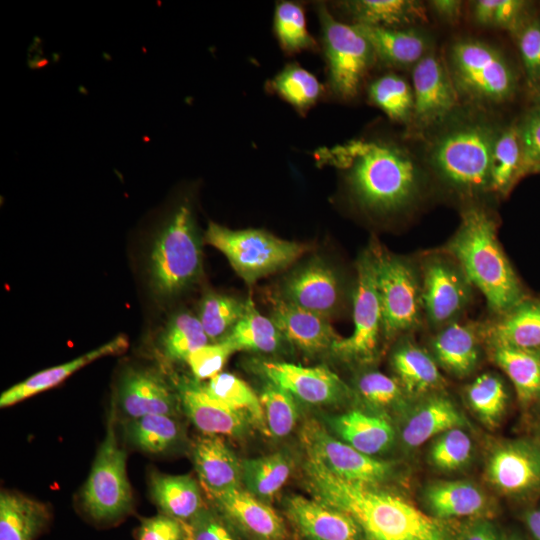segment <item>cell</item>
Listing matches in <instances>:
<instances>
[{
  "label": "cell",
  "instance_id": "1",
  "mask_svg": "<svg viewBox=\"0 0 540 540\" xmlns=\"http://www.w3.org/2000/svg\"><path fill=\"white\" fill-rule=\"evenodd\" d=\"M317 164L343 173L354 200L363 209L390 214L405 209L418 197L420 166L396 141L363 137L316 150Z\"/></svg>",
  "mask_w": 540,
  "mask_h": 540
},
{
  "label": "cell",
  "instance_id": "2",
  "mask_svg": "<svg viewBox=\"0 0 540 540\" xmlns=\"http://www.w3.org/2000/svg\"><path fill=\"white\" fill-rule=\"evenodd\" d=\"M304 470L317 500L352 517L369 540H452L438 520L398 496L341 478L310 456Z\"/></svg>",
  "mask_w": 540,
  "mask_h": 540
},
{
  "label": "cell",
  "instance_id": "3",
  "mask_svg": "<svg viewBox=\"0 0 540 540\" xmlns=\"http://www.w3.org/2000/svg\"><path fill=\"white\" fill-rule=\"evenodd\" d=\"M447 252L494 313L501 315L527 297L500 246L495 221L485 210L472 207L464 211Z\"/></svg>",
  "mask_w": 540,
  "mask_h": 540
},
{
  "label": "cell",
  "instance_id": "4",
  "mask_svg": "<svg viewBox=\"0 0 540 540\" xmlns=\"http://www.w3.org/2000/svg\"><path fill=\"white\" fill-rule=\"evenodd\" d=\"M450 118L430 142L429 163L458 194L480 195L490 190L492 150L499 129L479 115Z\"/></svg>",
  "mask_w": 540,
  "mask_h": 540
},
{
  "label": "cell",
  "instance_id": "5",
  "mask_svg": "<svg viewBox=\"0 0 540 540\" xmlns=\"http://www.w3.org/2000/svg\"><path fill=\"white\" fill-rule=\"evenodd\" d=\"M202 271V250L194 213L179 203L158 232L150 255V276L157 294L172 296L193 283Z\"/></svg>",
  "mask_w": 540,
  "mask_h": 540
},
{
  "label": "cell",
  "instance_id": "6",
  "mask_svg": "<svg viewBox=\"0 0 540 540\" xmlns=\"http://www.w3.org/2000/svg\"><path fill=\"white\" fill-rule=\"evenodd\" d=\"M448 59L447 69L459 96L479 105L501 104L514 96L516 74L497 48L462 39L451 46Z\"/></svg>",
  "mask_w": 540,
  "mask_h": 540
},
{
  "label": "cell",
  "instance_id": "7",
  "mask_svg": "<svg viewBox=\"0 0 540 540\" xmlns=\"http://www.w3.org/2000/svg\"><path fill=\"white\" fill-rule=\"evenodd\" d=\"M204 239L227 258L248 285L288 267L310 249L265 230H233L214 222L208 224Z\"/></svg>",
  "mask_w": 540,
  "mask_h": 540
},
{
  "label": "cell",
  "instance_id": "8",
  "mask_svg": "<svg viewBox=\"0 0 540 540\" xmlns=\"http://www.w3.org/2000/svg\"><path fill=\"white\" fill-rule=\"evenodd\" d=\"M316 12L328 90L338 100L351 101L358 96L366 75L377 61L375 52L361 31L351 23L339 21L327 4L318 3Z\"/></svg>",
  "mask_w": 540,
  "mask_h": 540
},
{
  "label": "cell",
  "instance_id": "9",
  "mask_svg": "<svg viewBox=\"0 0 540 540\" xmlns=\"http://www.w3.org/2000/svg\"><path fill=\"white\" fill-rule=\"evenodd\" d=\"M383 336L391 339L415 329L422 316L421 276L414 265L379 245H372Z\"/></svg>",
  "mask_w": 540,
  "mask_h": 540
},
{
  "label": "cell",
  "instance_id": "10",
  "mask_svg": "<svg viewBox=\"0 0 540 540\" xmlns=\"http://www.w3.org/2000/svg\"><path fill=\"white\" fill-rule=\"evenodd\" d=\"M107 430L82 491V503L98 521L117 519L132 506L133 496L126 473V452L119 445L115 431L114 408Z\"/></svg>",
  "mask_w": 540,
  "mask_h": 540
},
{
  "label": "cell",
  "instance_id": "11",
  "mask_svg": "<svg viewBox=\"0 0 540 540\" xmlns=\"http://www.w3.org/2000/svg\"><path fill=\"white\" fill-rule=\"evenodd\" d=\"M356 271L353 332L349 337L341 338L332 351L348 360L367 362L375 356L380 336L383 335L381 305L370 249L360 255Z\"/></svg>",
  "mask_w": 540,
  "mask_h": 540
},
{
  "label": "cell",
  "instance_id": "12",
  "mask_svg": "<svg viewBox=\"0 0 540 540\" xmlns=\"http://www.w3.org/2000/svg\"><path fill=\"white\" fill-rule=\"evenodd\" d=\"M423 310L429 323L442 327L466 309L472 284L459 263L447 252L428 256L421 269Z\"/></svg>",
  "mask_w": 540,
  "mask_h": 540
},
{
  "label": "cell",
  "instance_id": "13",
  "mask_svg": "<svg viewBox=\"0 0 540 540\" xmlns=\"http://www.w3.org/2000/svg\"><path fill=\"white\" fill-rule=\"evenodd\" d=\"M411 120L420 131L445 123L458 106L459 94L448 69L433 53L424 56L412 71Z\"/></svg>",
  "mask_w": 540,
  "mask_h": 540
},
{
  "label": "cell",
  "instance_id": "14",
  "mask_svg": "<svg viewBox=\"0 0 540 540\" xmlns=\"http://www.w3.org/2000/svg\"><path fill=\"white\" fill-rule=\"evenodd\" d=\"M307 456L317 459L335 475L354 482L374 485L390 474V465L361 453L344 441L333 438L314 421L302 431Z\"/></svg>",
  "mask_w": 540,
  "mask_h": 540
},
{
  "label": "cell",
  "instance_id": "15",
  "mask_svg": "<svg viewBox=\"0 0 540 540\" xmlns=\"http://www.w3.org/2000/svg\"><path fill=\"white\" fill-rule=\"evenodd\" d=\"M485 475L505 495L535 494L540 490V442L515 439L498 444L488 457Z\"/></svg>",
  "mask_w": 540,
  "mask_h": 540
},
{
  "label": "cell",
  "instance_id": "16",
  "mask_svg": "<svg viewBox=\"0 0 540 540\" xmlns=\"http://www.w3.org/2000/svg\"><path fill=\"white\" fill-rule=\"evenodd\" d=\"M260 373L271 383L309 404H329L347 394L343 381L324 366L305 367L288 362L262 361Z\"/></svg>",
  "mask_w": 540,
  "mask_h": 540
},
{
  "label": "cell",
  "instance_id": "17",
  "mask_svg": "<svg viewBox=\"0 0 540 540\" xmlns=\"http://www.w3.org/2000/svg\"><path fill=\"white\" fill-rule=\"evenodd\" d=\"M279 295L298 307L328 317L340 302V285L334 270L316 258L292 271Z\"/></svg>",
  "mask_w": 540,
  "mask_h": 540
},
{
  "label": "cell",
  "instance_id": "18",
  "mask_svg": "<svg viewBox=\"0 0 540 540\" xmlns=\"http://www.w3.org/2000/svg\"><path fill=\"white\" fill-rule=\"evenodd\" d=\"M271 319L284 339L308 354L332 350L342 338L328 317L298 307L280 295L271 298Z\"/></svg>",
  "mask_w": 540,
  "mask_h": 540
},
{
  "label": "cell",
  "instance_id": "19",
  "mask_svg": "<svg viewBox=\"0 0 540 540\" xmlns=\"http://www.w3.org/2000/svg\"><path fill=\"white\" fill-rule=\"evenodd\" d=\"M286 511L310 540H357L361 531L348 514L317 499L291 496L286 501Z\"/></svg>",
  "mask_w": 540,
  "mask_h": 540
},
{
  "label": "cell",
  "instance_id": "20",
  "mask_svg": "<svg viewBox=\"0 0 540 540\" xmlns=\"http://www.w3.org/2000/svg\"><path fill=\"white\" fill-rule=\"evenodd\" d=\"M178 392L185 413L206 435L239 436L244 432L247 419L211 397L199 381L181 380Z\"/></svg>",
  "mask_w": 540,
  "mask_h": 540
},
{
  "label": "cell",
  "instance_id": "21",
  "mask_svg": "<svg viewBox=\"0 0 540 540\" xmlns=\"http://www.w3.org/2000/svg\"><path fill=\"white\" fill-rule=\"evenodd\" d=\"M119 401L130 419L151 414L174 416L177 411L170 387L157 373L146 369H129L123 375Z\"/></svg>",
  "mask_w": 540,
  "mask_h": 540
},
{
  "label": "cell",
  "instance_id": "22",
  "mask_svg": "<svg viewBox=\"0 0 540 540\" xmlns=\"http://www.w3.org/2000/svg\"><path fill=\"white\" fill-rule=\"evenodd\" d=\"M240 527L260 540H281L285 529L279 515L261 499L240 488L210 495Z\"/></svg>",
  "mask_w": 540,
  "mask_h": 540
},
{
  "label": "cell",
  "instance_id": "23",
  "mask_svg": "<svg viewBox=\"0 0 540 540\" xmlns=\"http://www.w3.org/2000/svg\"><path fill=\"white\" fill-rule=\"evenodd\" d=\"M193 460L200 483L209 495L240 488L241 463L217 435H205L196 442Z\"/></svg>",
  "mask_w": 540,
  "mask_h": 540
},
{
  "label": "cell",
  "instance_id": "24",
  "mask_svg": "<svg viewBox=\"0 0 540 540\" xmlns=\"http://www.w3.org/2000/svg\"><path fill=\"white\" fill-rule=\"evenodd\" d=\"M128 345L127 337L120 334L100 347L69 362L40 371L4 391L0 396V406L2 408L8 407L46 391L60 384L74 372L99 358L125 352Z\"/></svg>",
  "mask_w": 540,
  "mask_h": 540
},
{
  "label": "cell",
  "instance_id": "25",
  "mask_svg": "<svg viewBox=\"0 0 540 540\" xmlns=\"http://www.w3.org/2000/svg\"><path fill=\"white\" fill-rule=\"evenodd\" d=\"M492 345L540 352V299L525 297L483 330Z\"/></svg>",
  "mask_w": 540,
  "mask_h": 540
},
{
  "label": "cell",
  "instance_id": "26",
  "mask_svg": "<svg viewBox=\"0 0 540 540\" xmlns=\"http://www.w3.org/2000/svg\"><path fill=\"white\" fill-rule=\"evenodd\" d=\"M470 322L452 321L442 327L432 340L435 361L456 376L471 373L479 361V331Z\"/></svg>",
  "mask_w": 540,
  "mask_h": 540
},
{
  "label": "cell",
  "instance_id": "27",
  "mask_svg": "<svg viewBox=\"0 0 540 540\" xmlns=\"http://www.w3.org/2000/svg\"><path fill=\"white\" fill-rule=\"evenodd\" d=\"M353 25L369 40L377 61L387 66H415L428 54V40L417 30Z\"/></svg>",
  "mask_w": 540,
  "mask_h": 540
},
{
  "label": "cell",
  "instance_id": "28",
  "mask_svg": "<svg viewBox=\"0 0 540 540\" xmlns=\"http://www.w3.org/2000/svg\"><path fill=\"white\" fill-rule=\"evenodd\" d=\"M351 24L403 28L426 20L425 9L413 0H354L336 2Z\"/></svg>",
  "mask_w": 540,
  "mask_h": 540
},
{
  "label": "cell",
  "instance_id": "29",
  "mask_svg": "<svg viewBox=\"0 0 540 540\" xmlns=\"http://www.w3.org/2000/svg\"><path fill=\"white\" fill-rule=\"evenodd\" d=\"M331 424L345 443L368 456L385 451L394 439V430L385 418L360 410L344 413Z\"/></svg>",
  "mask_w": 540,
  "mask_h": 540
},
{
  "label": "cell",
  "instance_id": "30",
  "mask_svg": "<svg viewBox=\"0 0 540 540\" xmlns=\"http://www.w3.org/2000/svg\"><path fill=\"white\" fill-rule=\"evenodd\" d=\"M49 519L47 506L14 492L0 495V540H34Z\"/></svg>",
  "mask_w": 540,
  "mask_h": 540
},
{
  "label": "cell",
  "instance_id": "31",
  "mask_svg": "<svg viewBox=\"0 0 540 540\" xmlns=\"http://www.w3.org/2000/svg\"><path fill=\"white\" fill-rule=\"evenodd\" d=\"M463 424L461 413L449 399L434 397L408 418L402 429V440L406 446L416 448L432 437Z\"/></svg>",
  "mask_w": 540,
  "mask_h": 540
},
{
  "label": "cell",
  "instance_id": "32",
  "mask_svg": "<svg viewBox=\"0 0 540 540\" xmlns=\"http://www.w3.org/2000/svg\"><path fill=\"white\" fill-rule=\"evenodd\" d=\"M150 491L157 505L179 521L200 512L201 496L197 483L188 475H166L153 472Z\"/></svg>",
  "mask_w": 540,
  "mask_h": 540
},
{
  "label": "cell",
  "instance_id": "33",
  "mask_svg": "<svg viewBox=\"0 0 540 540\" xmlns=\"http://www.w3.org/2000/svg\"><path fill=\"white\" fill-rule=\"evenodd\" d=\"M492 357L511 380L517 398L529 405L540 398V352L492 345Z\"/></svg>",
  "mask_w": 540,
  "mask_h": 540
},
{
  "label": "cell",
  "instance_id": "34",
  "mask_svg": "<svg viewBox=\"0 0 540 540\" xmlns=\"http://www.w3.org/2000/svg\"><path fill=\"white\" fill-rule=\"evenodd\" d=\"M235 351L248 350L275 353L286 341L279 328L269 317L262 315L252 298L245 301L244 314L224 339Z\"/></svg>",
  "mask_w": 540,
  "mask_h": 540
},
{
  "label": "cell",
  "instance_id": "35",
  "mask_svg": "<svg viewBox=\"0 0 540 540\" xmlns=\"http://www.w3.org/2000/svg\"><path fill=\"white\" fill-rule=\"evenodd\" d=\"M391 363L400 385L410 394L425 393L443 383L437 362L413 343L400 345L394 351Z\"/></svg>",
  "mask_w": 540,
  "mask_h": 540
},
{
  "label": "cell",
  "instance_id": "36",
  "mask_svg": "<svg viewBox=\"0 0 540 540\" xmlns=\"http://www.w3.org/2000/svg\"><path fill=\"white\" fill-rule=\"evenodd\" d=\"M425 499L432 513L439 518L473 516L486 504L482 491L467 481L434 483L427 488Z\"/></svg>",
  "mask_w": 540,
  "mask_h": 540
},
{
  "label": "cell",
  "instance_id": "37",
  "mask_svg": "<svg viewBox=\"0 0 540 540\" xmlns=\"http://www.w3.org/2000/svg\"><path fill=\"white\" fill-rule=\"evenodd\" d=\"M268 91L305 115L324 93L314 74L297 63H289L266 84Z\"/></svg>",
  "mask_w": 540,
  "mask_h": 540
},
{
  "label": "cell",
  "instance_id": "38",
  "mask_svg": "<svg viewBox=\"0 0 540 540\" xmlns=\"http://www.w3.org/2000/svg\"><path fill=\"white\" fill-rule=\"evenodd\" d=\"M203 387L211 397L241 413L261 431L268 433L260 398L245 381L234 374L220 372Z\"/></svg>",
  "mask_w": 540,
  "mask_h": 540
},
{
  "label": "cell",
  "instance_id": "39",
  "mask_svg": "<svg viewBox=\"0 0 540 540\" xmlns=\"http://www.w3.org/2000/svg\"><path fill=\"white\" fill-rule=\"evenodd\" d=\"M522 151L518 124L498 131L490 168V190L505 194L521 177Z\"/></svg>",
  "mask_w": 540,
  "mask_h": 540
},
{
  "label": "cell",
  "instance_id": "40",
  "mask_svg": "<svg viewBox=\"0 0 540 540\" xmlns=\"http://www.w3.org/2000/svg\"><path fill=\"white\" fill-rule=\"evenodd\" d=\"M242 482L259 499L272 498L286 483L291 461L283 453H274L241 462Z\"/></svg>",
  "mask_w": 540,
  "mask_h": 540
},
{
  "label": "cell",
  "instance_id": "41",
  "mask_svg": "<svg viewBox=\"0 0 540 540\" xmlns=\"http://www.w3.org/2000/svg\"><path fill=\"white\" fill-rule=\"evenodd\" d=\"M273 30L279 46L287 55L318 50V44L307 28L305 9L295 1L275 5Z\"/></svg>",
  "mask_w": 540,
  "mask_h": 540
},
{
  "label": "cell",
  "instance_id": "42",
  "mask_svg": "<svg viewBox=\"0 0 540 540\" xmlns=\"http://www.w3.org/2000/svg\"><path fill=\"white\" fill-rule=\"evenodd\" d=\"M126 434L139 449L157 454L172 448L180 440L182 430L174 416L151 414L130 419Z\"/></svg>",
  "mask_w": 540,
  "mask_h": 540
},
{
  "label": "cell",
  "instance_id": "43",
  "mask_svg": "<svg viewBox=\"0 0 540 540\" xmlns=\"http://www.w3.org/2000/svg\"><path fill=\"white\" fill-rule=\"evenodd\" d=\"M370 102L381 109L391 120H411L413 90L409 83L395 73L383 74L372 80L367 89Z\"/></svg>",
  "mask_w": 540,
  "mask_h": 540
},
{
  "label": "cell",
  "instance_id": "44",
  "mask_svg": "<svg viewBox=\"0 0 540 540\" xmlns=\"http://www.w3.org/2000/svg\"><path fill=\"white\" fill-rule=\"evenodd\" d=\"M245 301L218 293L204 296L199 306L198 318L213 343L223 341L241 319Z\"/></svg>",
  "mask_w": 540,
  "mask_h": 540
},
{
  "label": "cell",
  "instance_id": "45",
  "mask_svg": "<svg viewBox=\"0 0 540 540\" xmlns=\"http://www.w3.org/2000/svg\"><path fill=\"white\" fill-rule=\"evenodd\" d=\"M206 335L198 316L189 312H179L168 322L161 344L164 354L175 361H186L188 356L208 344Z\"/></svg>",
  "mask_w": 540,
  "mask_h": 540
},
{
  "label": "cell",
  "instance_id": "46",
  "mask_svg": "<svg viewBox=\"0 0 540 540\" xmlns=\"http://www.w3.org/2000/svg\"><path fill=\"white\" fill-rule=\"evenodd\" d=\"M466 396L473 411L490 426L499 422L508 400L504 383L490 373L478 376L467 387Z\"/></svg>",
  "mask_w": 540,
  "mask_h": 540
},
{
  "label": "cell",
  "instance_id": "47",
  "mask_svg": "<svg viewBox=\"0 0 540 540\" xmlns=\"http://www.w3.org/2000/svg\"><path fill=\"white\" fill-rule=\"evenodd\" d=\"M259 398L268 433L278 438L287 436L295 427L298 418L294 397L268 381Z\"/></svg>",
  "mask_w": 540,
  "mask_h": 540
},
{
  "label": "cell",
  "instance_id": "48",
  "mask_svg": "<svg viewBox=\"0 0 540 540\" xmlns=\"http://www.w3.org/2000/svg\"><path fill=\"white\" fill-rule=\"evenodd\" d=\"M472 448V441L468 434L461 427L452 428L434 441L429 458L438 469L456 470L469 461Z\"/></svg>",
  "mask_w": 540,
  "mask_h": 540
},
{
  "label": "cell",
  "instance_id": "49",
  "mask_svg": "<svg viewBox=\"0 0 540 540\" xmlns=\"http://www.w3.org/2000/svg\"><path fill=\"white\" fill-rule=\"evenodd\" d=\"M527 3L521 0H479L473 5L474 20L482 26L517 32Z\"/></svg>",
  "mask_w": 540,
  "mask_h": 540
},
{
  "label": "cell",
  "instance_id": "50",
  "mask_svg": "<svg viewBox=\"0 0 540 540\" xmlns=\"http://www.w3.org/2000/svg\"><path fill=\"white\" fill-rule=\"evenodd\" d=\"M233 352L234 348L224 340L208 343L192 352L186 362L195 380L202 381L219 374Z\"/></svg>",
  "mask_w": 540,
  "mask_h": 540
},
{
  "label": "cell",
  "instance_id": "51",
  "mask_svg": "<svg viewBox=\"0 0 540 540\" xmlns=\"http://www.w3.org/2000/svg\"><path fill=\"white\" fill-rule=\"evenodd\" d=\"M516 33L527 82L535 90L540 84V18L524 23Z\"/></svg>",
  "mask_w": 540,
  "mask_h": 540
},
{
  "label": "cell",
  "instance_id": "52",
  "mask_svg": "<svg viewBox=\"0 0 540 540\" xmlns=\"http://www.w3.org/2000/svg\"><path fill=\"white\" fill-rule=\"evenodd\" d=\"M357 390L365 401L375 406H389L402 396L400 383L379 371L363 373L357 380Z\"/></svg>",
  "mask_w": 540,
  "mask_h": 540
},
{
  "label": "cell",
  "instance_id": "53",
  "mask_svg": "<svg viewBox=\"0 0 540 540\" xmlns=\"http://www.w3.org/2000/svg\"><path fill=\"white\" fill-rule=\"evenodd\" d=\"M522 151L521 176L540 165V108L528 111L518 124Z\"/></svg>",
  "mask_w": 540,
  "mask_h": 540
},
{
  "label": "cell",
  "instance_id": "54",
  "mask_svg": "<svg viewBox=\"0 0 540 540\" xmlns=\"http://www.w3.org/2000/svg\"><path fill=\"white\" fill-rule=\"evenodd\" d=\"M182 522L168 515H159L143 521L138 540H184Z\"/></svg>",
  "mask_w": 540,
  "mask_h": 540
},
{
  "label": "cell",
  "instance_id": "55",
  "mask_svg": "<svg viewBox=\"0 0 540 540\" xmlns=\"http://www.w3.org/2000/svg\"><path fill=\"white\" fill-rule=\"evenodd\" d=\"M191 523L182 522L184 540H234L229 530L217 519L206 513H198Z\"/></svg>",
  "mask_w": 540,
  "mask_h": 540
},
{
  "label": "cell",
  "instance_id": "56",
  "mask_svg": "<svg viewBox=\"0 0 540 540\" xmlns=\"http://www.w3.org/2000/svg\"><path fill=\"white\" fill-rule=\"evenodd\" d=\"M434 12L449 23H457L461 15L462 2L457 0H434L430 2Z\"/></svg>",
  "mask_w": 540,
  "mask_h": 540
},
{
  "label": "cell",
  "instance_id": "57",
  "mask_svg": "<svg viewBox=\"0 0 540 540\" xmlns=\"http://www.w3.org/2000/svg\"><path fill=\"white\" fill-rule=\"evenodd\" d=\"M456 540H497V535L491 524L478 522L467 528Z\"/></svg>",
  "mask_w": 540,
  "mask_h": 540
},
{
  "label": "cell",
  "instance_id": "58",
  "mask_svg": "<svg viewBox=\"0 0 540 540\" xmlns=\"http://www.w3.org/2000/svg\"><path fill=\"white\" fill-rule=\"evenodd\" d=\"M524 522L535 540H540V508H533L525 512Z\"/></svg>",
  "mask_w": 540,
  "mask_h": 540
},
{
  "label": "cell",
  "instance_id": "59",
  "mask_svg": "<svg viewBox=\"0 0 540 540\" xmlns=\"http://www.w3.org/2000/svg\"><path fill=\"white\" fill-rule=\"evenodd\" d=\"M535 97H536V103H537L536 106L540 108V84L535 89Z\"/></svg>",
  "mask_w": 540,
  "mask_h": 540
},
{
  "label": "cell",
  "instance_id": "60",
  "mask_svg": "<svg viewBox=\"0 0 540 540\" xmlns=\"http://www.w3.org/2000/svg\"><path fill=\"white\" fill-rule=\"evenodd\" d=\"M505 540H523V539H521L519 537H516V536H510V537L506 538Z\"/></svg>",
  "mask_w": 540,
  "mask_h": 540
},
{
  "label": "cell",
  "instance_id": "61",
  "mask_svg": "<svg viewBox=\"0 0 540 540\" xmlns=\"http://www.w3.org/2000/svg\"><path fill=\"white\" fill-rule=\"evenodd\" d=\"M531 172L540 173V165L536 166Z\"/></svg>",
  "mask_w": 540,
  "mask_h": 540
},
{
  "label": "cell",
  "instance_id": "62",
  "mask_svg": "<svg viewBox=\"0 0 540 540\" xmlns=\"http://www.w3.org/2000/svg\"><path fill=\"white\" fill-rule=\"evenodd\" d=\"M540 399V398H539Z\"/></svg>",
  "mask_w": 540,
  "mask_h": 540
}]
</instances>
